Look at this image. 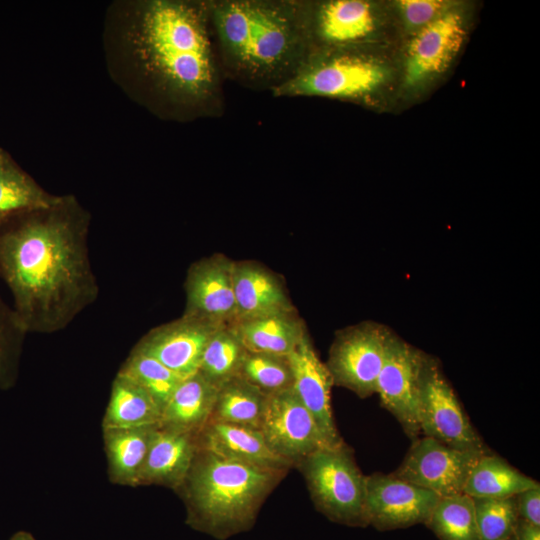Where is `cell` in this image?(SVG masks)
<instances>
[{"instance_id":"obj_20","label":"cell","mask_w":540,"mask_h":540,"mask_svg":"<svg viewBox=\"0 0 540 540\" xmlns=\"http://www.w3.org/2000/svg\"><path fill=\"white\" fill-rule=\"evenodd\" d=\"M197 434L158 426L139 474L138 486L160 485L176 490L198 451Z\"/></svg>"},{"instance_id":"obj_34","label":"cell","mask_w":540,"mask_h":540,"mask_svg":"<svg viewBox=\"0 0 540 540\" xmlns=\"http://www.w3.org/2000/svg\"><path fill=\"white\" fill-rule=\"evenodd\" d=\"M399 5L410 27L422 28L443 13V3L440 1L404 0Z\"/></svg>"},{"instance_id":"obj_23","label":"cell","mask_w":540,"mask_h":540,"mask_svg":"<svg viewBox=\"0 0 540 540\" xmlns=\"http://www.w3.org/2000/svg\"><path fill=\"white\" fill-rule=\"evenodd\" d=\"M158 426L103 429L108 474L112 482L138 486L139 474Z\"/></svg>"},{"instance_id":"obj_19","label":"cell","mask_w":540,"mask_h":540,"mask_svg":"<svg viewBox=\"0 0 540 540\" xmlns=\"http://www.w3.org/2000/svg\"><path fill=\"white\" fill-rule=\"evenodd\" d=\"M198 447L220 457L274 470L293 466L268 446L259 429L208 421L197 435Z\"/></svg>"},{"instance_id":"obj_18","label":"cell","mask_w":540,"mask_h":540,"mask_svg":"<svg viewBox=\"0 0 540 540\" xmlns=\"http://www.w3.org/2000/svg\"><path fill=\"white\" fill-rule=\"evenodd\" d=\"M233 288L236 322L296 311L282 280L255 261H234Z\"/></svg>"},{"instance_id":"obj_35","label":"cell","mask_w":540,"mask_h":540,"mask_svg":"<svg viewBox=\"0 0 540 540\" xmlns=\"http://www.w3.org/2000/svg\"><path fill=\"white\" fill-rule=\"evenodd\" d=\"M518 517L540 527V485L520 492L515 496Z\"/></svg>"},{"instance_id":"obj_31","label":"cell","mask_w":540,"mask_h":540,"mask_svg":"<svg viewBox=\"0 0 540 540\" xmlns=\"http://www.w3.org/2000/svg\"><path fill=\"white\" fill-rule=\"evenodd\" d=\"M238 376L267 396L293 384L289 358L284 355L247 351Z\"/></svg>"},{"instance_id":"obj_9","label":"cell","mask_w":540,"mask_h":540,"mask_svg":"<svg viewBox=\"0 0 540 540\" xmlns=\"http://www.w3.org/2000/svg\"><path fill=\"white\" fill-rule=\"evenodd\" d=\"M484 454L456 449L428 436L417 437L391 475L429 490L439 498L454 496L463 493L472 467Z\"/></svg>"},{"instance_id":"obj_1","label":"cell","mask_w":540,"mask_h":540,"mask_svg":"<svg viewBox=\"0 0 540 540\" xmlns=\"http://www.w3.org/2000/svg\"><path fill=\"white\" fill-rule=\"evenodd\" d=\"M102 48L109 78L157 119L185 124L224 115L208 0L113 1Z\"/></svg>"},{"instance_id":"obj_13","label":"cell","mask_w":540,"mask_h":540,"mask_svg":"<svg viewBox=\"0 0 540 540\" xmlns=\"http://www.w3.org/2000/svg\"><path fill=\"white\" fill-rule=\"evenodd\" d=\"M439 499L433 492L391 474L373 473L366 480L368 525L387 531L426 524Z\"/></svg>"},{"instance_id":"obj_11","label":"cell","mask_w":540,"mask_h":540,"mask_svg":"<svg viewBox=\"0 0 540 540\" xmlns=\"http://www.w3.org/2000/svg\"><path fill=\"white\" fill-rule=\"evenodd\" d=\"M259 430L272 451L293 468L317 449L329 446L292 387L267 396Z\"/></svg>"},{"instance_id":"obj_26","label":"cell","mask_w":540,"mask_h":540,"mask_svg":"<svg viewBox=\"0 0 540 540\" xmlns=\"http://www.w3.org/2000/svg\"><path fill=\"white\" fill-rule=\"evenodd\" d=\"M58 196L39 185L5 149L0 152V217L48 206Z\"/></svg>"},{"instance_id":"obj_14","label":"cell","mask_w":540,"mask_h":540,"mask_svg":"<svg viewBox=\"0 0 540 540\" xmlns=\"http://www.w3.org/2000/svg\"><path fill=\"white\" fill-rule=\"evenodd\" d=\"M234 261L221 253L195 261L187 270L182 315L217 325H232L237 320L233 288Z\"/></svg>"},{"instance_id":"obj_17","label":"cell","mask_w":540,"mask_h":540,"mask_svg":"<svg viewBox=\"0 0 540 540\" xmlns=\"http://www.w3.org/2000/svg\"><path fill=\"white\" fill-rule=\"evenodd\" d=\"M464 35L463 19L456 12L442 13L422 27L408 49L406 86H416L444 71L459 51Z\"/></svg>"},{"instance_id":"obj_6","label":"cell","mask_w":540,"mask_h":540,"mask_svg":"<svg viewBox=\"0 0 540 540\" xmlns=\"http://www.w3.org/2000/svg\"><path fill=\"white\" fill-rule=\"evenodd\" d=\"M295 468L303 475L318 512L341 525L369 526L366 515L367 476L359 469L352 449L345 442L317 449Z\"/></svg>"},{"instance_id":"obj_8","label":"cell","mask_w":540,"mask_h":540,"mask_svg":"<svg viewBox=\"0 0 540 540\" xmlns=\"http://www.w3.org/2000/svg\"><path fill=\"white\" fill-rule=\"evenodd\" d=\"M420 433L460 450L490 452L472 426L439 363L425 355L419 387Z\"/></svg>"},{"instance_id":"obj_2","label":"cell","mask_w":540,"mask_h":540,"mask_svg":"<svg viewBox=\"0 0 540 540\" xmlns=\"http://www.w3.org/2000/svg\"><path fill=\"white\" fill-rule=\"evenodd\" d=\"M90 224V212L72 194L0 217V279L27 334L61 331L98 299Z\"/></svg>"},{"instance_id":"obj_21","label":"cell","mask_w":540,"mask_h":540,"mask_svg":"<svg viewBox=\"0 0 540 540\" xmlns=\"http://www.w3.org/2000/svg\"><path fill=\"white\" fill-rule=\"evenodd\" d=\"M217 390L199 372L182 379L162 411L159 426L198 435L211 417Z\"/></svg>"},{"instance_id":"obj_30","label":"cell","mask_w":540,"mask_h":540,"mask_svg":"<svg viewBox=\"0 0 540 540\" xmlns=\"http://www.w3.org/2000/svg\"><path fill=\"white\" fill-rule=\"evenodd\" d=\"M118 373L141 386L163 411L171 395L182 381L157 359L133 348Z\"/></svg>"},{"instance_id":"obj_3","label":"cell","mask_w":540,"mask_h":540,"mask_svg":"<svg viewBox=\"0 0 540 540\" xmlns=\"http://www.w3.org/2000/svg\"><path fill=\"white\" fill-rule=\"evenodd\" d=\"M221 73L255 92L288 82L311 52L299 0H208Z\"/></svg>"},{"instance_id":"obj_5","label":"cell","mask_w":540,"mask_h":540,"mask_svg":"<svg viewBox=\"0 0 540 540\" xmlns=\"http://www.w3.org/2000/svg\"><path fill=\"white\" fill-rule=\"evenodd\" d=\"M385 77L382 64L366 53L363 45L313 50L272 96L363 101L381 87Z\"/></svg>"},{"instance_id":"obj_24","label":"cell","mask_w":540,"mask_h":540,"mask_svg":"<svg viewBox=\"0 0 540 540\" xmlns=\"http://www.w3.org/2000/svg\"><path fill=\"white\" fill-rule=\"evenodd\" d=\"M162 410L137 383L117 373L102 421V429L160 424Z\"/></svg>"},{"instance_id":"obj_32","label":"cell","mask_w":540,"mask_h":540,"mask_svg":"<svg viewBox=\"0 0 540 540\" xmlns=\"http://www.w3.org/2000/svg\"><path fill=\"white\" fill-rule=\"evenodd\" d=\"M481 540H509L519 519L515 496L473 498Z\"/></svg>"},{"instance_id":"obj_28","label":"cell","mask_w":540,"mask_h":540,"mask_svg":"<svg viewBox=\"0 0 540 540\" xmlns=\"http://www.w3.org/2000/svg\"><path fill=\"white\" fill-rule=\"evenodd\" d=\"M247 351L234 327L222 326L209 340L198 372L219 388L225 382L238 376Z\"/></svg>"},{"instance_id":"obj_7","label":"cell","mask_w":540,"mask_h":540,"mask_svg":"<svg viewBox=\"0 0 540 540\" xmlns=\"http://www.w3.org/2000/svg\"><path fill=\"white\" fill-rule=\"evenodd\" d=\"M395 335L385 326L363 322L338 331L325 363L333 385L360 398L376 393L377 379Z\"/></svg>"},{"instance_id":"obj_39","label":"cell","mask_w":540,"mask_h":540,"mask_svg":"<svg viewBox=\"0 0 540 540\" xmlns=\"http://www.w3.org/2000/svg\"><path fill=\"white\" fill-rule=\"evenodd\" d=\"M509 540H514V538L512 537V538H511V539H509Z\"/></svg>"},{"instance_id":"obj_4","label":"cell","mask_w":540,"mask_h":540,"mask_svg":"<svg viewBox=\"0 0 540 540\" xmlns=\"http://www.w3.org/2000/svg\"><path fill=\"white\" fill-rule=\"evenodd\" d=\"M287 473L198 448L187 476L176 489L186 507L187 525L217 540L249 531Z\"/></svg>"},{"instance_id":"obj_33","label":"cell","mask_w":540,"mask_h":540,"mask_svg":"<svg viewBox=\"0 0 540 540\" xmlns=\"http://www.w3.org/2000/svg\"><path fill=\"white\" fill-rule=\"evenodd\" d=\"M26 334L13 307L0 295V388L10 387L15 380Z\"/></svg>"},{"instance_id":"obj_36","label":"cell","mask_w":540,"mask_h":540,"mask_svg":"<svg viewBox=\"0 0 540 540\" xmlns=\"http://www.w3.org/2000/svg\"><path fill=\"white\" fill-rule=\"evenodd\" d=\"M513 538L514 540H540V527L534 526L519 518Z\"/></svg>"},{"instance_id":"obj_38","label":"cell","mask_w":540,"mask_h":540,"mask_svg":"<svg viewBox=\"0 0 540 540\" xmlns=\"http://www.w3.org/2000/svg\"><path fill=\"white\" fill-rule=\"evenodd\" d=\"M2 150H3V148H2V147H0V152H1Z\"/></svg>"},{"instance_id":"obj_15","label":"cell","mask_w":540,"mask_h":540,"mask_svg":"<svg viewBox=\"0 0 540 540\" xmlns=\"http://www.w3.org/2000/svg\"><path fill=\"white\" fill-rule=\"evenodd\" d=\"M221 327L182 315L151 329L134 348L157 359L181 378H186L198 372L209 340Z\"/></svg>"},{"instance_id":"obj_22","label":"cell","mask_w":540,"mask_h":540,"mask_svg":"<svg viewBox=\"0 0 540 540\" xmlns=\"http://www.w3.org/2000/svg\"><path fill=\"white\" fill-rule=\"evenodd\" d=\"M232 326L248 351L284 356L308 335L296 311L239 320Z\"/></svg>"},{"instance_id":"obj_10","label":"cell","mask_w":540,"mask_h":540,"mask_svg":"<svg viewBox=\"0 0 540 540\" xmlns=\"http://www.w3.org/2000/svg\"><path fill=\"white\" fill-rule=\"evenodd\" d=\"M311 51L363 45L377 27L372 3L365 0H299Z\"/></svg>"},{"instance_id":"obj_37","label":"cell","mask_w":540,"mask_h":540,"mask_svg":"<svg viewBox=\"0 0 540 540\" xmlns=\"http://www.w3.org/2000/svg\"><path fill=\"white\" fill-rule=\"evenodd\" d=\"M9 540H36L33 535L27 531H18L11 536Z\"/></svg>"},{"instance_id":"obj_25","label":"cell","mask_w":540,"mask_h":540,"mask_svg":"<svg viewBox=\"0 0 540 540\" xmlns=\"http://www.w3.org/2000/svg\"><path fill=\"white\" fill-rule=\"evenodd\" d=\"M537 485L539 482L488 452L472 467L463 493L471 498H507Z\"/></svg>"},{"instance_id":"obj_29","label":"cell","mask_w":540,"mask_h":540,"mask_svg":"<svg viewBox=\"0 0 540 540\" xmlns=\"http://www.w3.org/2000/svg\"><path fill=\"white\" fill-rule=\"evenodd\" d=\"M425 525L440 540H481L473 498L464 493L440 498Z\"/></svg>"},{"instance_id":"obj_16","label":"cell","mask_w":540,"mask_h":540,"mask_svg":"<svg viewBox=\"0 0 540 540\" xmlns=\"http://www.w3.org/2000/svg\"><path fill=\"white\" fill-rule=\"evenodd\" d=\"M288 358L293 376L292 389L313 416L324 440L329 446L343 443L331 406L333 381L309 335L304 337Z\"/></svg>"},{"instance_id":"obj_27","label":"cell","mask_w":540,"mask_h":540,"mask_svg":"<svg viewBox=\"0 0 540 540\" xmlns=\"http://www.w3.org/2000/svg\"><path fill=\"white\" fill-rule=\"evenodd\" d=\"M266 400L267 395L236 376L218 388L209 420L259 429Z\"/></svg>"},{"instance_id":"obj_12","label":"cell","mask_w":540,"mask_h":540,"mask_svg":"<svg viewBox=\"0 0 540 540\" xmlns=\"http://www.w3.org/2000/svg\"><path fill=\"white\" fill-rule=\"evenodd\" d=\"M425 353L394 336L377 379L382 406L412 440L420 434L418 398Z\"/></svg>"}]
</instances>
